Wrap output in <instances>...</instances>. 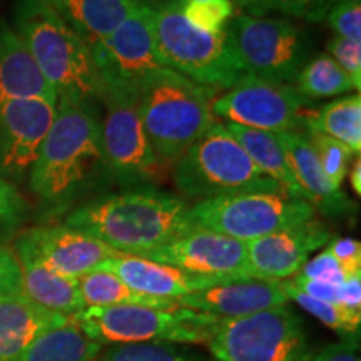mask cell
<instances>
[{
    "mask_svg": "<svg viewBox=\"0 0 361 361\" xmlns=\"http://www.w3.org/2000/svg\"><path fill=\"white\" fill-rule=\"evenodd\" d=\"M40 201L62 206L94 186L111 183L101 146V111L96 104L57 99L56 117L29 174Z\"/></svg>",
    "mask_w": 361,
    "mask_h": 361,
    "instance_id": "6da1fadb",
    "label": "cell"
},
{
    "mask_svg": "<svg viewBox=\"0 0 361 361\" xmlns=\"http://www.w3.org/2000/svg\"><path fill=\"white\" fill-rule=\"evenodd\" d=\"M188 211L183 197L157 188H134L84 202L64 224L121 255L144 256L192 228Z\"/></svg>",
    "mask_w": 361,
    "mask_h": 361,
    "instance_id": "7a4b0ae2",
    "label": "cell"
},
{
    "mask_svg": "<svg viewBox=\"0 0 361 361\" xmlns=\"http://www.w3.org/2000/svg\"><path fill=\"white\" fill-rule=\"evenodd\" d=\"M13 32L59 99L101 104L102 85L87 44L45 0L17 2Z\"/></svg>",
    "mask_w": 361,
    "mask_h": 361,
    "instance_id": "3957f363",
    "label": "cell"
},
{
    "mask_svg": "<svg viewBox=\"0 0 361 361\" xmlns=\"http://www.w3.org/2000/svg\"><path fill=\"white\" fill-rule=\"evenodd\" d=\"M173 178L176 188L197 202L245 192L286 194L256 168L241 144L219 121L174 161Z\"/></svg>",
    "mask_w": 361,
    "mask_h": 361,
    "instance_id": "277c9868",
    "label": "cell"
},
{
    "mask_svg": "<svg viewBox=\"0 0 361 361\" xmlns=\"http://www.w3.org/2000/svg\"><path fill=\"white\" fill-rule=\"evenodd\" d=\"M219 89L207 87L171 72L139 94L144 130L156 154L168 164L183 154L213 126L214 99Z\"/></svg>",
    "mask_w": 361,
    "mask_h": 361,
    "instance_id": "5b68a950",
    "label": "cell"
},
{
    "mask_svg": "<svg viewBox=\"0 0 361 361\" xmlns=\"http://www.w3.org/2000/svg\"><path fill=\"white\" fill-rule=\"evenodd\" d=\"M151 11L152 35L164 64L192 82L231 89L246 78L236 64L226 34L192 27L180 11L183 0H144Z\"/></svg>",
    "mask_w": 361,
    "mask_h": 361,
    "instance_id": "8992f818",
    "label": "cell"
},
{
    "mask_svg": "<svg viewBox=\"0 0 361 361\" xmlns=\"http://www.w3.org/2000/svg\"><path fill=\"white\" fill-rule=\"evenodd\" d=\"M72 319L89 340L107 346L133 343L206 345L219 318L183 306L151 308L124 305L84 308Z\"/></svg>",
    "mask_w": 361,
    "mask_h": 361,
    "instance_id": "52a82bcc",
    "label": "cell"
},
{
    "mask_svg": "<svg viewBox=\"0 0 361 361\" xmlns=\"http://www.w3.org/2000/svg\"><path fill=\"white\" fill-rule=\"evenodd\" d=\"M224 34L246 78L295 84L311 59L310 32L288 19L238 13L228 22Z\"/></svg>",
    "mask_w": 361,
    "mask_h": 361,
    "instance_id": "ba28073f",
    "label": "cell"
},
{
    "mask_svg": "<svg viewBox=\"0 0 361 361\" xmlns=\"http://www.w3.org/2000/svg\"><path fill=\"white\" fill-rule=\"evenodd\" d=\"M207 348L213 361H310L303 323L288 305L234 319H218Z\"/></svg>",
    "mask_w": 361,
    "mask_h": 361,
    "instance_id": "9c48e42d",
    "label": "cell"
},
{
    "mask_svg": "<svg viewBox=\"0 0 361 361\" xmlns=\"http://www.w3.org/2000/svg\"><path fill=\"white\" fill-rule=\"evenodd\" d=\"M101 106V146L111 183L124 189L157 188L168 179L169 164L149 142L139 112V97L104 94Z\"/></svg>",
    "mask_w": 361,
    "mask_h": 361,
    "instance_id": "30bf717a",
    "label": "cell"
},
{
    "mask_svg": "<svg viewBox=\"0 0 361 361\" xmlns=\"http://www.w3.org/2000/svg\"><path fill=\"white\" fill-rule=\"evenodd\" d=\"M87 47L101 80L102 96L129 94L139 97L146 85L174 72L157 52L151 11L144 0L114 32Z\"/></svg>",
    "mask_w": 361,
    "mask_h": 361,
    "instance_id": "8fae6325",
    "label": "cell"
},
{
    "mask_svg": "<svg viewBox=\"0 0 361 361\" xmlns=\"http://www.w3.org/2000/svg\"><path fill=\"white\" fill-rule=\"evenodd\" d=\"M314 216L310 202L276 192L213 197L189 206L188 211V221L194 228L209 229L243 243L306 223Z\"/></svg>",
    "mask_w": 361,
    "mask_h": 361,
    "instance_id": "7c38bea8",
    "label": "cell"
},
{
    "mask_svg": "<svg viewBox=\"0 0 361 361\" xmlns=\"http://www.w3.org/2000/svg\"><path fill=\"white\" fill-rule=\"evenodd\" d=\"M311 106L295 84L266 82L245 78L214 99V117L245 128L284 133L303 128L306 107Z\"/></svg>",
    "mask_w": 361,
    "mask_h": 361,
    "instance_id": "4fadbf2b",
    "label": "cell"
},
{
    "mask_svg": "<svg viewBox=\"0 0 361 361\" xmlns=\"http://www.w3.org/2000/svg\"><path fill=\"white\" fill-rule=\"evenodd\" d=\"M142 258L226 281L252 278L246 243L194 226Z\"/></svg>",
    "mask_w": 361,
    "mask_h": 361,
    "instance_id": "5bb4252c",
    "label": "cell"
},
{
    "mask_svg": "<svg viewBox=\"0 0 361 361\" xmlns=\"http://www.w3.org/2000/svg\"><path fill=\"white\" fill-rule=\"evenodd\" d=\"M57 102L16 99L0 106V178L22 180L30 174L56 117Z\"/></svg>",
    "mask_w": 361,
    "mask_h": 361,
    "instance_id": "9a60e30c",
    "label": "cell"
},
{
    "mask_svg": "<svg viewBox=\"0 0 361 361\" xmlns=\"http://www.w3.org/2000/svg\"><path fill=\"white\" fill-rule=\"evenodd\" d=\"M16 252L32 256L56 273L74 279L96 271L117 255L99 239L66 224L27 229L17 238Z\"/></svg>",
    "mask_w": 361,
    "mask_h": 361,
    "instance_id": "2e32d148",
    "label": "cell"
},
{
    "mask_svg": "<svg viewBox=\"0 0 361 361\" xmlns=\"http://www.w3.org/2000/svg\"><path fill=\"white\" fill-rule=\"evenodd\" d=\"M335 239L326 226L313 218L268 236L246 243L247 266L252 278L284 281L303 268L314 251Z\"/></svg>",
    "mask_w": 361,
    "mask_h": 361,
    "instance_id": "e0dca14e",
    "label": "cell"
},
{
    "mask_svg": "<svg viewBox=\"0 0 361 361\" xmlns=\"http://www.w3.org/2000/svg\"><path fill=\"white\" fill-rule=\"evenodd\" d=\"M281 281L247 278L216 284L179 298L178 303L219 319H234L288 305Z\"/></svg>",
    "mask_w": 361,
    "mask_h": 361,
    "instance_id": "ac0fdd59",
    "label": "cell"
},
{
    "mask_svg": "<svg viewBox=\"0 0 361 361\" xmlns=\"http://www.w3.org/2000/svg\"><path fill=\"white\" fill-rule=\"evenodd\" d=\"M97 269L116 274L130 290L142 295L176 301L191 293L228 283L226 279L192 274L171 264L157 263L142 256L121 255V252L104 261Z\"/></svg>",
    "mask_w": 361,
    "mask_h": 361,
    "instance_id": "d6986e66",
    "label": "cell"
},
{
    "mask_svg": "<svg viewBox=\"0 0 361 361\" xmlns=\"http://www.w3.org/2000/svg\"><path fill=\"white\" fill-rule=\"evenodd\" d=\"M286 156L298 186L301 188L306 202L314 211L329 216L346 214L356 209L341 188L333 186L331 180L323 173L313 146L301 130H284L276 133Z\"/></svg>",
    "mask_w": 361,
    "mask_h": 361,
    "instance_id": "ffe728a7",
    "label": "cell"
},
{
    "mask_svg": "<svg viewBox=\"0 0 361 361\" xmlns=\"http://www.w3.org/2000/svg\"><path fill=\"white\" fill-rule=\"evenodd\" d=\"M71 319L40 308L22 293L0 296V361H19L40 335Z\"/></svg>",
    "mask_w": 361,
    "mask_h": 361,
    "instance_id": "44dd1931",
    "label": "cell"
},
{
    "mask_svg": "<svg viewBox=\"0 0 361 361\" xmlns=\"http://www.w3.org/2000/svg\"><path fill=\"white\" fill-rule=\"evenodd\" d=\"M16 99L57 102V92L8 25H0V106Z\"/></svg>",
    "mask_w": 361,
    "mask_h": 361,
    "instance_id": "7402d4cb",
    "label": "cell"
},
{
    "mask_svg": "<svg viewBox=\"0 0 361 361\" xmlns=\"http://www.w3.org/2000/svg\"><path fill=\"white\" fill-rule=\"evenodd\" d=\"M20 266V293L40 308L74 316L85 308L78 279L56 271L24 252H13Z\"/></svg>",
    "mask_w": 361,
    "mask_h": 361,
    "instance_id": "603a6c76",
    "label": "cell"
},
{
    "mask_svg": "<svg viewBox=\"0 0 361 361\" xmlns=\"http://www.w3.org/2000/svg\"><path fill=\"white\" fill-rule=\"evenodd\" d=\"M84 40L92 44L114 32L141 0H45Z\"/></svg>",
    "mask_w": 361,
    "mask_h": 361,
    "instance_id": "cb8c5ba5",
    "label": "cell"
},
{
    "mask_svg": "<svg viewBox=\"0 0 361 361\" xmlns=\"http://www.w3.org/2000/svg\"><path fill=\"white\" fill-rule=\"evenodd\" d=\"M224 126L236 137V141L241 144V147L245 149L246 154L250 156V159L255 162V166L261 173L279 184L286 194L305 201L303 192H301V188L298 186L295 176H293L290 162L284 156L276 133L245 128V126L233 123H224Z\"/></svg>",
    "mask_w": 361,
    "mask_h": 361,
    "instance_id": "d4e9b609",
    "label": "cell"
},
{
    "mask_svg": "<svg viewBox=\"0 0 361 361\" xmlns=\"http://www.w3.org/2000/svg\"><path fill=\"white\" fill-rule=\"evenodd\" d=\"M303 129L326 134L350 147L353 154L361 149V96L360 92L338 97L318 111L306 112Z\"/></svg>",
    "mask_w": 361,
    "mask_h": 361,
    "instance_id": "484cf974",
    "label": "cell"
},
{
    "mask_svg": "<svg viewBox=\"0 0 361 361\" xmlns=\"http://www.w3.org/2000/svg\"><path fill=\"white\" fill-rule=\"evenodd\" d=\"M104 346L89 340L74 319L40 335L19 361H97Z\"/></svg>",
    "mask_w": 361,
    "mask_h": 361,
    "instance_id": "4316f807",
    "label": "cell"
},
{
    "mask_svg": "<svg viewBox=\"0 0 361 361\" xmlns=\"http://www.w3.org/2000/svg\"><path fill=\"white\" fill-rule=\"evenodd\" d=\"M80 298L85 308H107V306H151V308H178L176 300L154 298L130 290L109 271L96 269L78 278Z\"/></svg>",
    "mask_w": 361,
    "mask_h": 361,
    "instance_id": "83f0119b",
    "label": "cell"
},
{
    "mask_svg": "<svg viewBox=\"0 0 361 361\" xmlns=\"http://www.w3.org/2000/svg\"><path fill=\"white\" fill-rule=\"evenodd\" d=\"M295 85L310 101L343 96V94L356 89L348 72L326 52L318 54L306 62L300 74L296 75ZM356 92H360V90L356 89Z\"/></svg>",
    "mask_w": 361,
    "mask_h": 361,
    "instance_id": "f1b7e54d",
    "label": "cell"
},
{
    "mask_svg": "<svg viewBox=\"0 0 361 361\" xmlns=\"http://www.w3.org/2000/svg\"><path fill=\"white\" fill-rule=\"evenodd\" d=\"M281 288L288 300H293L311 316H314L318 322L326 324L328 328L343 335V338H360L361 326V311L348 310L345 306L336 303H328V301L314 300L303 293L293 284L290 279L281 281Z\"/></svg>",
    "mask_w": 361,
    "mask_h": 361,
    "instance_id": "f546056e",
    "label": "cell"
},
{
    "mask_svg": "<svg viewBox=\"0 0 361 361\" xmlns=\"http://www.w3.org/2000/svg\"><path fill=\"white\" fill-rule=\"evenodd\" d=\"M97 361H209L191 348L174 343H133L107 345Z\"/></svg>",
    "mask_w": 361,
    "mask_h": 361,
    "instance_id": "4dcf8cb0",
    "label": "cell"
},
{
    "mask_svg": "<svg viewBox=\"0 0 361 361\" xmlns=\"http://www.w3.org/2000/svg\"><path fill=\"white\" fill-rule=\"evenodd\" d=\"M303 133L308 137L311 146H313L316 156H318L323 173L331 180L333 186L341 188V183L348 174L351 159H353V156L358 154H353L350 147H346L345 144L329 137L326 134L316 133V130L311 129H305Z\"/></svg>",
    "mask_w": 361,
    "mask_h": 361,
    "instance_id": "1f68e13d",
    "label": "cell"
},
{
    "mask_svg": "<svg viewBox=\"0 0 361 361\" xmlns=\"http://www.w3.org/2000/svg\"><path fill=\"white\" fill-rule=\"evenodd\" d=\"M180 11L184 19L196 29L207 34H221L234 17L236 6L231 0H207V2L183 0Z\"/></svg>",
    "mask_w": 361,
    "mask_h": 361,
    "instance_id": "d6a6232c",
    "label": "cell"
},
{
    "mask_svg": "<svg viewBox=\"0 0 361 361\" xmlns=\"http://www.w3.org/2000/svg\"><path fill=\"white\" fill-rule=\"evenodd\" d=\"M324 20L336 35L361 44V0H335Z\"/></svg>",
    "mask_w": 361,
    "mask_h": 361,
    "instance_id": "836d02e7",
    "label": "cell"
},
{
    "mask_svg": "<svg viewBox=\"0 0 361 361\" xmlns=\"http://www.w3.org/2000/svg\"><path fill=\"white\" fill-rule=\"evenodd\" d=\"M264 4L268 11L281 12L284 16L306 20L310 24H318L324 20L335 0H264Z\"/></svg>",
    "mask_w": 361,
    "mask_h": 361,
    "instance_id": "e575fe53",
    "label": "cell"
},
{
    "mask_svg": "<svg viewBox=\"0 0 361 361\" xmlns=\"http://www.w3.org/2000/svg\"><path fill=\"white\" fill-rule=\"evenodd\" d=\"M298 276H303L308 279H316V281H324L329 284H335V286H340L346 281V274L340 263L335 259V256L328 251V247L316 255L314 258L308 259L305 263L303 268L298 271Z\"/></svg>",
    "mask_w": 361,
    "mask_h": 361,
    "instance_id": "d590c367",
    "label": "cell"
},
{
    "mask_svg": "<svg viewBox=\"0 0 361 361\" xmlns=\"http://www.w3.org/2000/svg\"><path fill=\"white\" fill-rule=\"evenodd\" d=\"M326 54H329L343 69L348 72L353 79L356 89L361 87V44L351 42V40L335 35L326 44Z\"/></svg>",
    "mask_w": 361,
    "mask_h": 361,
    "instance_id": "8d00e7d4",
    "label": "cell"
},
{
    "mask_svg": "<svg viewBox=\"0 0 361 361\" xmlns=\"http://www.w3.org/2000/svg\"><path fill=\"white\" fill-rule=\"evenodd\" d=\"M27 204L16 186L0 178V229H13L24 219Z\"/></svg>",
    "mask_w": 361,
    "mask_h": 361,
    "instance_id": "74e56055",
    "label": "cell"
},
{
    "mask_svg": "<svg viewBox=\"0 0 361 361\" xmlns=\"http://www.w3.org/2000/svg\"><path fill=\"white\" fill-rule=\"evenodd\" d=\"M326 247L340 263L346 276L361 274V245L358 239L335 238Z\"/></svg>",
    "mask_w": 361,
    "mask_h": 361,
    "instance_id": "f35d334b",
    "label": "cell"
},
{
    "mask_svg": "<svg viewBox=\"0 0 361 361\" xmlns=\"http://www.w3.org/2000/svg\"><path fill=\"white\" fill-rule=\"evenodd\" d=\"M20 293V266L16 255L0 245V296Z\"/></svg>",
    "mask_w": 361,
    "mask_h": 361,
    "instance_id": "ab89813d",
    "label": "cell"
},
{
    "mask_svg": "<svg viewBox=\"0 0 361 361\" xmlns=\"http://www.w3.org/2000/svg\"><path fill=\"white\" fill-rule=\"evenodd\" d=\"M310 361H361L358 338H343L311 355Z\"/></svg>",
    "mask_w": 361,
    "mask_h": 361,
    "instance_id": "60d3db41",
    "label": "cell"
},
{
    "mask_svg": "<svg viewBox=\"0 0 361 361\" xmlns=\"http://www.w3.org/2000/svg\"><path fill=\"white\" fill-rule=\"evenodd\" d=\"M336 303L348 310L361 311V274L346 278V281L338 286Z\"/></svg>",
    "mask_w": 361,
    "mask_h": 361,
    "instance_id": "b9f144b4",
    "label": "cell"
},
{
    "mask_svg": "<svg viewBox=\"0 0 361 361\" xmlns=\"http://www.w3.org/2000/svg\"><path fill=\"white\" fill-rule=\"evenodd\" d=\"M234 6L246 8L251 16H264L268 13V7H266L264 0H231Z\"/></svg>",
    "mask_w": 361,
    "mask_h": 361,
    "instance_id": "7bdbcfd3",
    "label": "cell"
},
{
    "mask_svg": "<svg viewBox=\"0 0 361 361\" xmlns=\"http://www.w3.org/2000/svg\"><path fill=\"white\" fill-rule=\"evenodd\" d=\"M350 184H351V189L358 194H361V157L360 154L355 157V162L353 166H351L350 169Z\"/></svg>",
    "mask_w": 361,
    "mask_h": 361,
    "instance_id": "ee69618b",
    "label": "cell"
},
{
    "mask_svg": "<svg viewBox=\"0 0 361 361\" xmlns=\"http://www.w3.org/2000/svg\"><path fill=\"white\" fill-rule=\"evenodd\" d=\"M189 2H207V0H189Z\"/></svg>",
    "mask_w": 361,
    "mask_h": 361,
    "instance_id": "f6af8a7d",
    "label": "cell"
}]
</instances>
